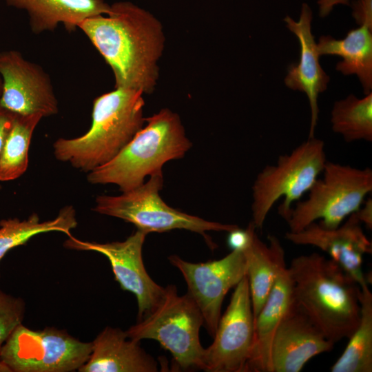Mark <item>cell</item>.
Segmentation results:
<instances>
[{
  "instance_id": "836d02e7",
  "label": "cell",
  "mask_w": 372,
  "mask_h": 372,
  "mask_svg": "<svg viewBox=\"0 0 372 372\" xmlns=\"http://www.w3.org/2000/svg\"><path fill=\"white\" fill-rule=\"evenodd\" d=\"M0 189H1V185H0Z\"/></svg>"
},
{
  "instance_id": "277c9868",
  "label": "cell",
  "mask_w": 372,
  "mask_h": 372,
  "mask_svg": "<svg viewBox=\"0 0 372 372\" xmlns=\"http://www.w3.org/2000/svg\"><path fill=\"white\" fill-rule=\"evenodd\" d=\"M145 123L117 156L88 173L89 183L114 184L122 192L132 190L191 148L179 116L172 110L163 108L145 118Z\"/></svg>"
},
{
  "instance_id": "5b68a950",
  "label": "cell",
  "mask_w": 372,
  "mask_h": 372,
  "mask_svg": "<svg viewBox=\"0 0 372 372\" xmlns=\"http://www.w3.org/2000/svg\"><path fill=\"white\" fill-rule=\"evenodd\" d=\"M324 143L315 137L280 156L276 165H267L256 176L252 186V223L262 229L267 215L281 198L279 215L287 220L292 204L309 191L327 163Z\"/></svg>"
},
{
  "instance_id": "83f0119b",
  "label": "cell",
  "mask_w": 372,
  "mask_h": 372,
  "mask_svg": "<svg viewBox=\"0 0 372 372\" xmlns=\"http://www.w3.org/2000/svg\"><path fill=\"white\" fill-rule=\"evenodd\" d=\"M353 17L359 25L368 24L372 26V0L355 1Z\"/></svg>"
},
{
  "instance_id": "7c38bea8",
  "label": "cell",
  "mask_w": 372,
  "mask_h": 372,
  "mask_svg": "<svg viewBox=\"0 0 372 372\" xmlns=\"http://www.w3.org/2000/svg\"><path fill=\"white\" fill-rule=\"evenodd\" d=\"M147 234L137 229L123 241L105 243L83 241L71 235L63 243L68 249L94 251L107 257L121 288L136 296L137 321L156 308L165 293V287L151 278L144 266L142 251Z\"/></svg>"
},
{
  "instance_id": "8fae6325",
  "label": "cell",
  "mask_w": 372,
  "mask_h": 372,
  "mask_svg": "<svg viewBox=\"0 0 372 372\" xmlns=\"http://www.w3.org/2000/svg\"><path fill=\"white\" fill-rule=\"evenodd\" d=\"M168 259L182 273L187 285V293L200 309L204 325L213 337L226 294L247 276L244 251L231 250L221 259L200 263L185 261L176 255Z\"/></svg>"
},
{
  "instance_id": "d6986e66",
  "label": "cell",
  "mask_w": 372,
  "mask_h": 372,
  "mask_svg": "<svg viewBox=\"0 0 372 372\" xmlns=\"http://www.w3.org/2000/svg\"><path fill=\"white\" fill-rule=\"evenodd\" d=\"M7 5L25 10L33 32L53 31L63 24L75 30L83 20L106 14L110 8L105 0H5Z\"/></svg>"
},
{
  "instance_id": "5bb4252c",
  "label": "cell",
  "mask_w": 372,
  "mask_h": 372,
  "mask_svg": "<svg viewBox=\"0 0 372 372\" xmlns=\"http://www.w3.org/2000/svg\"><path fill=\"white\" fill-rule=\"evenodd\" d=\"M285 238L296 245L319 248L360 287L368 285L362 266L364 256L372 253V243L354 214L336 228L327 229L313 222L298 232H287Z\"/></svg>"
},
{
  "instance_id": "7402d4cb",
  "label": "cell",
  "mask_w": 372,
  "mask_h": 372,
  "mask_svg": "<svg viewBox=\"0 0 372 372\" xmlns=\"http://www.w3.org/2000/svg\"><path fill=\"white\" fill-rule=\"evenodd\" d=\"M76 226V211L70 205L63 207L52 220L41 221L36 213L23 220L3 219L0 221V262L11 249L26 244L34 236L59 231L69 236L72 235L71 230Z\"/></svg>"
},
{
  "instance_id": "9c48e42d",
  "label": "cell",
  "mask_w": 372,
  "mask_h": 372,
  "mask_svg": "<svg viewBox=\"0 0 372 372\" xmlns=\"http://www.w3.org/2000/svg\"><path fill=\"white\" fill-rule=\"evenodd\" d=\"M92 342H83L65 330H33L18 325L0 350V359L12 372H70L89 359Z\"/></svg>"
},
{
  "instance_id": "d6a6232c",
  "label": "cell",
  "mask_w": 372,
  "mask_h": 372,
  "mask_svg": "<svg viewBox=\"0 0 372 372\" xmlns=\"http://www.w3.org/2000/svg\"><path fill=\"white\" fill-rule=\"evenodd\" d=\"M1 91H2V81H1V78L0 76V97H1Z\"/></svg>"
},
{
  "instance_id": "4fadbf2b",
  "label": "cell",
  "mask_w": 372,
  "mask_h": 372,
  "mask_svg": "<svg viewBox=\"0 0 372 372\" xmlns=\"http://www.w3.org/2000/svg\"><path fill=\"white\" fill-rule=\"evenodd\" d=\"M0 105L17 114H56L59 105L49 75L20 52H0Z\"/></svg>"
},
{
  "instance_id": "3957f363",
  "label": "cell",
  "mask_w": 372,
  "mask_h": 372,
  "mask_svg": "<svg viewBox=\"0 0 372 372\" xmlns=\"http://www.w3.org/2000/svg\"><path fill=\"white\" fill-rule=\"evenodd\" d=\"M143 95L141 90L114 87L96 97L90 128L81 136L57 139L56 158L87 173L110 162L145 123Z\"/></svg>"
},
{
  "instance_id": "30bf717a",
  "label": "cell",
  "mask_w": 372,
  "mask_h": 372,
  "mask_svg": "<svg viewBox=\"0 0 372 372\" xmlns=\"http://www.w3.org/2000/svg\"><path fill=\"white\" fill-rule=\"evenodd\" d=\"M254 333V318L247 276L235 287L220 316L214 341L204 349L202 370L246 372Z\"/></svg>"
},
{
  "instance_id": "ba28073f",
  "label": "cell",
  "mask_w": 372,
  "mask_h": 372,
  "mask_svg": "<svg viewBox=\"0 0 372 372\" xmlns=\"http://www.w3.org/2000/svg\"><path fill=\"white\" fill-rule=\"evenodd\" d=\"M203 324L202 313L192 298L187 293L179 296L176 286L171 285L165 287L156 308L125 331L129 338L139 342H158L181 369L202 370L204 348L199 331Z\"/></svg>"
},
{
  "instance_id": "4316f807",
  "label": "cell",
  "mask_w": 372,
  "mask_h": 372,
  "mask_svg": "<svg viewBox=\"0 0 372 372\" xmlns=\"http://www.w3.org/2000/svg\"><path fill=\"white\" fill-rule=\"evenodd\" d=\"M256 227L251 222L246 229L237 227L229 232L227 243L232 250H245L250 244Z\"/></svg>"
},
{
  "instance_id": "e0dca14e",
  "label": "cell",
  "mask_w": 372,
  "mask_h": 372,
  "mask_svg": "<svg viewBox=\"0 0 372 372\" xmlns=\"http://www.w3.org/2000/svg\"><path fill=\"white\" fill-rule=\"evenodd\" d=\"M92 350L79 372H156V361L126 331L106 327L92 342Z\"/></svg>"
},
{
  "instance_id": "d4e9b609",
  "label": "cell",
  "mask_w": 372,
  "mask_h": 372,
  "mask_svg": "<svg viewBox=\"0 0 372 372\" xmlns=\"http://www.w3.org/2000/svg\"><path fill=\"white\" fill-rule=\"evenodd\" d=\"M334 132L346 142L372 141V93L359 99L351 94L335 102L331 113Z\"/></svg>"
},
{
  "instance_id": "7a4b0ae2",
  "label": "cell",
  "mask_w": 372,
  "mask_h": 372,
  "mask_svg": "<svg viewBox=\"0 0 372 372\" xmlns=\"http://www.w3.org/2000/svg\"><path fill=\"white\" fill-rule=\"evenodd\" d=\"M288 269L295 303L333 344L349 338L360 319L361 287L356 280L316 252L294 258Z\"/></svg>"
},
{
  "instance_id": "4dcf8cb0",
  "label": "cell",
  "mask_w": 372,
  "mask_h": 372,
  "mask_svg": "<svg viewBox=\"0 0 372 372\" xmlns=\"http://www.w3.org/2000/svg\"><path fill=\"white\" fill-rule=\"evenodd\" d=\"M318 4L320 16L325 17L331 12L335 6L339 4L349 5V0H318Z\"/></svg>"
},
{
  "instance_id": "44dd1931",
  "label": "cell",
  "mask_w": 372,
  "mask_h": 372,
  "mask_svg": "<svg viewBox=\"0 0 372 372\" xmlns=\"http://www.w3.org/2000/svg\"><path fill=\"white\" fill-rule=\"evenodd\" d=\"M320 55H338L343 60L336 70L344 75L356 74L366 95L372 89V26L362 24L342 39L322 36L317 43Z\"/></svg>"
},
{
  "instance_id": "484cf974",
  "label": "cell",
  "mask_w": 372,
  "mask_h": 372,
  "mask_svg": "<svg viewBox=\"0 0 372 372\" xmlns=\"http://www.w3.org/2000/svg\"><path fill=\"white\" fill-rule=\"evenodd\" d=\"M25 303L20 298L0 290V350L14 329L22 323Z\"/></svg>"
},
{
  "instance_id": "52a82bcc",
  "label": "cell",
  "mask_w": 372,
  "mask_h": 372,
  "mask_svg": "<svg viewBox=\"0 0 372 372\" xmlns=\"http://www.w3.org/2000/svg\"><path fill=\"white\" fill-rule=\"evenodd\" d=\"M163 186V172H157L150 175L147 182L119 196H98L93 210L130 223L147 234L173 229L198 233L211 248L215 247L214 244L206 231L229 232L238 227L236 225L206 220L169 207L159 194Z\"/></svg>"
},
{
  "instance_id": "9a60e30c",
  "label": "cell",
  "mask_w": 372,
  "mask_h": 372,
  "mask_svg": "<svg viewBox=\"0 0 372 372\" xmlns=\"http://www.w3.org/2000/svg\"><path fill=\"white\" fill-rule=\"evenodd\" d=\"M334 344L293 299L273 340L272 372H299L312 358L331 351Z\"/></svg>"
},
{
  "instance_id": "ac0fdd59",
  "label": "cell",
  "mask_w": 372,
  "mask_h": 372,
  "mask_svg": "<svg viewBox=\"0 0 372 372\" xmlns=\"http://www.w3.org/2000/svg\"><path fill=\"white\" fill-rule=\"evenodd\" d=\"M293 302V283L288 267L278 276L254 320V333L246 372H272L271 352L274 335Z\"/></svg>"
},
{
  "instance_id": "1f68e13d",
  "label": "cell",
  "mask_w": 372,
  "mask_h": 372,
  "mask_svg": "<svg viewBox=\"0 0 372 372\" xmlns=\"http://www.w3.org/2000/svg\"><path fill=\"white\" fill-rule=\"evenodd\" d=\"M0 372H12L10 368L0 359Z\"/></svg>"
},
{
  "instance_id": "8992f818",
  "label": "cell",
  "mask_w": 372,
  "mask_h": 372,
  "mask_svg": "<svg viewBox=\"0 0 372 372\" xmlns=\"http://www.w3.org/2000/svg\"><path fill=\"white\" fill-rule=\"evenodd\" d=\"M322 174L309 189V197L292 207L286 220L290 232H298L318 220L325 228H336L360 209L372 192L369 167L327 161Z\"/></svg>"
},
{
  "instance_id": "ffe728a7",
  "label": "cell",
  "mask_w": 372,
  "mask_h": 372,
  "mask_svg": "<svg viewBox=\"0 0 372 372\" xmlns=\"http://www.w3.org/2000/svg\"><path fill=\"white\" fill-rule=\"evenodd\" d=\"M267 240L268 243L262 241L254 231L249 245L243 250L254 320L280 273L287 267L285 250L279 239L269 235Z\"/></svg>"
},
{
  "instance_id": "cb8c5ba5",
  "label": "cell",
  "mask_w": 372,
  "mask_h": 372,
  "mask_svg": "<svg viewBox=\"0 0 372 372\" xmlns=\"http://www.w3.org/2000/svg\"><path fill=\"white\" fill-rule=\"evenodd\" d=\"M40 114H17L0 155V181L13 180L22 176L28 166V150Z\"/></svg>"
},
{
  "instance_id": "f1b7e54d",
  "label": "cell",
  "mask_w": 372,
  "mask_h": 372,
  "mask_svg": "<svg viewBox=\"0 0 372 372\" xmlns=\"http://www.w3.org/2000/svg\"><path fill=\"white\" fill-rule=\"evenodd\" d=\"M15 114L0 105V155L6 137L12 125Z\"/></svg>"
},
{
  "instance_id": "6da1fadb",
  "label": "cell",
  "mask_w": 372,
  "mask_h": 372,
  "mask_svg": "<svg viewBox=\"0 0 372 372\" xmlns=\"http://www.w3.org/2000/svg\"><path fill=\"white\" fill-rule=\"evenodd\" d=\"M77 28L111 68L114 87L154 91L165 47L162 24L154 14L130 1H117L106 14L87 18Z\"/></svg>"
},
{
  "instance_id": "2e32d148",
  "label": "cell",
  "mask_w": 372,
  "mask_h": 372,
  "mask_svg": "<svg viewBox=\"0 0 372 372\" xmlns=\"http://www.w3.org/2000/svg\"><path fill=\"white\" fill-rule=\"evenodd\" d=\"M287 28L298 38L300 45V59L289 66L285 79V85L291 90L307 94L311 108V125L309 138L315 137L318 119V97L327 90L329 77L320 65L317 43L311 32L312 11L306 3H302L300 19L294 21L287 16Z\"/></svg>"
},
{
  "instance_id": "603a6c76",
  "label": "cell",
  "mask_w": 372,
  "mask_h": 372,
  "mask_svg": "<svg viewBox=\"0 0 372 372\" xmlns=\"http://www.w3.org/2000/svg\"><path fill=\"white\" fill-rule=\"evenodd\" d=\"M360 319L332 372L372 371V293L368 285L361 287Z\"/></svg>"
},
{
  "instance_id": "f546056e",
  "label": "cell",
  "mask_w": 372,
  "mask_h": 372,
  "mask_svg": "<svg viewBox=\"0 0 372 372\" xmlns=\"http://www.w3.org/2000/svg\"><path fill=\"white\" fill-rule=\"evenodd\" d=\"M360 223H364L369 229H372V199L368 198L364 200L360 209L353 213Z\"/></svg>"
}]
</instances>
